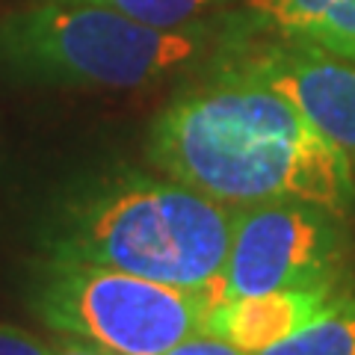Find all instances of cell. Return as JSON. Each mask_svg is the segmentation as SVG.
Wrapping results in <instances>:
<instances>
[{
	"mask_svg": "<svg viewBox=\"0 0 355 355\" xmlns=\"http://www.w3.org/2000/svg\"><path fill=\"white\" fill-rule=\"evenodd\" d=\"M65 3L104 6L154 27H190L207 21V15L228 0H65Z\"/></svg>",
	"mask_w": 355,
	"mask_h": 355,
	"instance_id": "30bf717a",
	"label": "cell"
},
{
	"mask_svg": "<svg viewBox=\"0 0 355 355\" xmlns=\"http://www.w3.org/2000/svg\"><path fill=\"white\" fill-rule=\"evenodd\" d=\"M53 355H110V352L86 347V343H77V340H60L53 343Z\"/></svg>",
	"mask_w": 355,
	"mask_h": 355,
	"instance_id": "4fadbf2b",
	"label": "cell"
},
{
	"mask_svg": "<svg viewBox=\"0 0 355 355\" xmlns=\"http://www.w3.org/2000/svg\"><path fill=\"white\" fill-rule=\"evenodd\" d=\"M243 24L355 62V0H243Z\"/></svg>",
	"mask_w": 355,
	"mask_h": 355,
	"instance_id": "ba28073f",
	"label": "cell"
},
{
	"mask_svg": "<svg viewBox=\"0 0 355 355\" xmlns=\"http://www.w3.org/2000/svg\"><path fill=\"white\" fill-rule=\"evenodd\" d=\"M0 355H53V343L12 323H0Z\"/></svg>",
	"mask_w": 355,
	"mask_h": 355,
	"instance_id": "8fae6325",
	"label": "cell"
},
{
	"mask_svg": "<svg viewBox=\"0 0 355 355\" xmlns=\"http://www.w3.org/2000/svg\"><path fill=\"white\" fill-rule=\"evenodd\" d=\"M254 355H355V296H347L329 314Z\"/></svg>",
	"mask_w": 355,
	"mask_h": 355,
	"instance_id": "9c48e42d",
	"label": "cell"
},
{
	"mask_svg": "<svg viewBox=\"0 0 355 355\" xmlns=\"http://www.w3.org/2000/svg\"><path fill=\"white\" fill-rule=\"evenodd\" d=\"M166 355H252V352L240 349V347H234V343L222 340L216 335H207V331H196V335L181 340Z\"/></svg>",
	"mask_w": 355,
	"mask_h": 355,
	"instance_id": "7c38bea8",
	"label": "cell"
},
{
	"mask_svg": "<svg viewBox=\"0 0 355 355\" xmlns=\"http://www.w3.org/2000/svg\"><path fill=\"white\" fill-rule=\"evenodd\" d=\"M148 160L228 207L308 202L347 216L355 202L343 154L287 98L216 60L151 121Z\"/></svg>",
	"mask_w": 355,
	"mask_h": 355,
	"instance_id": "6da1fadb",
	"label": "cell"
},
{
	"mask_svg": "<svg viewBox=\"0 0 355 355\" xmlns=\"http://www.w3.org/2000/svg\"><path fill=\"white\" fill-rule=\"evenodd\" d=\"M30 302L62 340L110 355H166L205 329L216 296L104 266L42 258Z\"/></svg>",
	"mask_w": 355,
	"mask_h": 355,
	"instance_id": "277c9868",
	"label": "cell"
},
{
	"mask_svg": "<svg viewBox=\"0 0 355 355\" xmlns=\"http://www.w3.org/2000/svg\"><path fill=\"white\" fill-rule=\"evenodd\" d=\"M237 207L166 175L119 172L77 187L42 231L48 261L130 272L216 296Z\"/></svg>",
	"mask_w": 355,
	"mask_h": 355,
	"instance_id": "7a4b0ae2",
	"label": "cell"
},
{
	"mask_svg": "<svg viewBox=\"0 0 355 355\" xmlns=\"http://www.w3.org/2000/svg\"><path fill=\"white\" fill-rule=\"evenodd\" d=\"M343 219L308 202L237 207L216 302L293 287L349 284Z\"/></svg>",
	"mask_w": 355,
	"mask_h": 355,
	"instance_id": "5b68a950",
	"label": "cell"
},
{
	"mask_svg": "<svg viewBox=\"0 0 355 355\" xmlns=\"http://www.w3.org/2000/svg\"><path fill=\"white\" fill-rule=\"evenodd\" d=\"M214 60L287 98L355 172V62L305 42L249 30L243 21H234Z\"/></svg>",
	"mask_w": 355,
	"mask_h": 355,
	"instance_id": "8992f818",
	"label": "cell"
},
{
	"mask_svg": "<svg viewBox=\"0 0 355 355\" xmlns=\"http://www.w3.org/2000/svg\"><path fill=\"white\" fill-rule=\"evenodd\" d=\"M349 293V284H320V287H293L243 299H219L205 320L207 335L234 343L246 352L270 349L299 329L329 314Z\"/></svg>",
	"mask_w": 355,
	"mask_h": 355,
	"instance_id": "52a82bcc",
	"label": "cell"
},
{
	"mask_svg": "<svg viewBox=\"0 0 355 355\" xmlns=\"http://www.w3.org/2000/svg\"><path fill=\"white\" fill-rule=\"evenodd\" d=\"M228 33L214 21L154 27L92 3L39 0L0 21V65L42 86L142 89L210 62Z\"/></svg>",
	"mask_w": 355,
	"mask_h": 355,
	"instance_id": "3957f363",
	"label": "cell"
}]
</instances>
